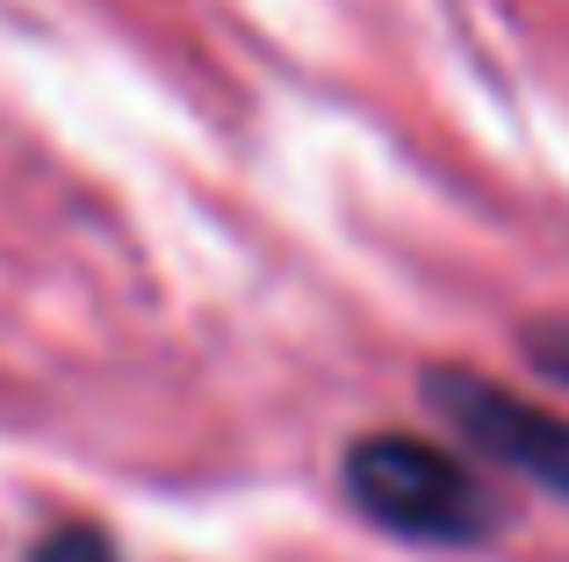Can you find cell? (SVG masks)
<instances>
[{"label":"cell","mask_w":569,"mask_h":562,"mask_svg":"<svg viewBox=\"0 0 569 562\" xmlns=\"http://www.w3.org/2000/svg\"><path fill=\"white\" fill-rule=\"evenodd\" d=\"M347 491L368 520H382L389 534L411 541H476L490 526V498L476 491V476L440 454L432 440L411 433H376L347 454Z\"/></svg>","instance_id":"1"},{"label":"cell","mask_w":569,"mask_h":562,"mask_svg":"<svg viewBox=\"0 0 569 562\" xmlns=\"http://www.w3.org/2000/svg\"><path fill=\"white\" fill-rule=\"evenodd\" d=\"M37 562H116V555H109V541H101L94 526H72V534H51V541H43Z\"/></svg>","instance_id":"3"},{"label":"cell","mask_w":569,"mask_h":562,"mask_svg":"<svg viewBox=\"0 0 569 562\" xmlns=\"http://www.w3.org/2000/svg\"><path fill=\"white\" fill-rule=\"evenodd\" d=\"M527 353L548 368V375H562V382H569V332H533V339H527Z\"/></svg>","instance_id":"4"},{"label":"cell","mask_w":569,"mask_h":562,"mask_svg":"<svg viewBox=\"0 0 569 562\" xmlns=\"http://www.w3.org/2000/svg\"><path fill=\"white\" fill-rule=\"evenodd\" d=\"M426 397L461 440H476V448L498 454L505 469L533 476L541 491L569 498V419L527 404V397H512V390H498V382H483V375H461V368H440V375L426 382Z\"/></svg>","instance_id":"2"}]
</instances>
